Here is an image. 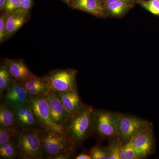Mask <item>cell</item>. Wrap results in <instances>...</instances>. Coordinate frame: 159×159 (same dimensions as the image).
<instances>
[{"label": "cell", "mask_w": 159, "mask_h": 159, "mask_svg": "<svg viewBox=\"0 0 159 159\" xmlns=\"http://www.w3.org/2000/svg\"><path fill=\"white\" fill-rule=\"evenodd\" d=\"M93 113L92 107L85 106L78 114L70 118L64 125V132L75 148L87 139L93 129Z\"/></svg>", "instance_id": "6da1fadb"}, {"label": "cell", "mask_w": 159, "mask_h": 159, "mask_svg": "<svg viewBox=\"0 0 159 159\" xmlns=\"http://www.w3.org/2000/svg\"><path fill=\"white\" fill-rule=\"evenodd\" d=\"M41 129H20L15 142L21 159H43L41 141Z\"/></svg>", "instance_id": "7a4b0ae2"}, {"label": "cell", "mask_w": 159, "mask_h": 159, "mask_svg": "<svg viewBox=\"0 0 159 159\" xmlns=\"http://www.w3.org/2000/svg\"><path fill=\"white\" fill-rule=\"evenodd\" d=\"M40 136L43 158L50 159L51 157L63 152L76 149L65 133L41 129Z\"/></svg>", "instance_id": "3957f363"}, {"label": "cell", "mask_w": 159, "mask_h": 159, "mask_svg": "<svg viewBox=\"0 0 159 159\" xmlns=\"http://www.w3.org/2000/svg\"><path fill=\"white\" fill-rule=\"evenodd\" d=\"M27 103L35 115L42 129L64 133L63 127L57 125L51 119L48 103L45 96L29 95Z\"/></svg>", "instance_id": "277c9868"}, {"label": "cell", "mask_w": 159, "mask_h": 159, "mask_svg": "<svg viewBox=\"0 0 159 159\" xmlns=\"http://www.w3.org/2000/svg\"><path fill=\"white\" fill-rule=\"evenodd\" d=\"M77 71L73 69H57L43 76L44 79L54 92H67L77 90Z\"/></svg>", "instance_id": "5b68a950"}, {"label": "cell", "mask_w": 159, "mask_h": 159, "mask_svg": "<svg viewBox=\"0 0 159 159\" xmlns=\"http://www.w3.org/2000/svg\"><path fill=\"white\" fill-rule=\"evenodd\" d=\"M118 137L128 142L136 134L147 128L148 122L131 116L116 115Z\"/></svg>", "instance_id": "8992f818"}, {"label": "cell", "mask_w": 159, "mask_h": 159, "mask_svg": "<svg viewBox=\"0 0 159 159\" xmlns=\"http://www.w3.org/2000/svg\"><path fill=\"white\" fill-rule=\"evenodd\" d=\"M93 129L101 136L118 137L116 115L106 111L94 112L93 117Z\"/></svg>", "instance_id": "52a82bcc"}, {"label": "cell", "mask_w": 159, "mask_h": 159, "mask_svg": "<svg viewBox=\"0 0 159 159\" xmlns=\"http://www.w3.org/2000/svg\"><path fill=\"white\" fill-rule=\"evenodd\" d=\"M29 95L22 84L15 81L1 97L2 102L15 109L28 102Z\"/></svg>", "instance_id": "ba28073f"}, {"label": "cell", "mask_w": 159, "mask_h": 159, "mask_svg": "<svg viewBox=\"0 0 159 159\" xmlns=\"http://www.w3.org/2000/svg\"><path fill=\"white\" fill-rule=\"evenodd\" d=\"M4 12V11H3ZM5 13L7 39L13 35L24 25L30 16V11L23 9Z\"/></svg>", "instance_id": "9c48e42d"}, {"label": "cell", "mask_w": 159, "mask_h": 159, "mask_svg": "<svg viewBox=\"0 0 159 159\" xmlns=\"http://www.w3.org/2000/svg\"><path fill=\"white\" fill-rule=\"evenodd\" d=\"M55 92L60 99L69 119L77 115L85 107L80 99L77 90Z\"/></svg>", "instance_id": "30bf717a"}, {"label": "cell", "mask_w": 159, "mask_h": 159, "mask_svg": "<svg viewBox=\"0 0 159 159\" xmlns=\"http://www.w3.org/2000/svg\"><path fill=\"white\" fill-rule=\"evenodd\" d=\"M45 97L50 110V116L57 125L63 127L69 119L60 99L54 91L51 90Z\"/></svg>", "instance_id": "8fae6325"}, {"label": "cell", "mask_w": 159, "mask_h": 159, "mask_svg": "<svg viewBox=\"0 0 159 159\" xmlns=\"http://www.w3.org/2000/svg\"><path fill=\"white\" fill-rule=\"evenodd\" d=\"M140 158L150 153L152 141L149 126L133 137L129 141Z\"/></svg>", "instance_id": "7c38bea8"}, {"label": "cell", "mask_w": 159, "mask_h": 159, "mask_svg": "<svg viewBox=\"0 0 159 159\" xmlns=\"http://www.w3.org/2000/svg\"><path fill=\"white\" fill-rule=\"evenodd\" d=\"M17 125L21 129H41L38 121L28 103L14 109Z\"/></svg>", "instance_id": "4fadbf2b"}, {"label": "cell", "mask_w": 159, "mask_h": 159, "mask_svg": "<svg viewBox=\"0 0 159 159\" xmlns=\"http://www.w3.org/2000/svg\"><path fill=\"white\" fill-rule=\"evenodd\" d=\"M3 64L7 67L16 81L23 82L35 76L21 60L6 58L4 59Z\"/></svg>", "instance_id": "5bb4252c"}, {"label": "cell", "mask_w": 159, "mask_h": 159, "mask_svg": "<svg viewBox=\"0 0 159 159\" xmlns=\"http://www.w3.org/2000/svg\"><path fill=\"white\" fill-rule=\"evenodd\" d=\"M70 7L97 17H107L103 10V4L99 0H72Z\"/></svg>", "instance_id": "9a60e30c"}, {"label": "cell", "mask_w": 159, "mask_h": 159, "mask_svg": "<svg viewBox=\"0 0 159 159\" xmlns=\"http://www.w3.org/2000/svg\"><path fill=\"white\" fill-rule=\"evenodd\" d=\"M135 1L122 0L103 4V10L106 17L121 18L132 8L135 3Z\"/></svg>", "instance_id": "2e32d148"}, {"label": "cell", "mask_w": 159, "mask_h": 159, "mask_svg": "<svg viewBox=\"0 0 159 159\" xmlns=\"http://www.w3.org/2000/svg\"><path fill=\"white\" fill-rule=\"evenodd\" d=\"M21 83L29 95L31 96H45L51 91L48 84L43 77L35 76Z\"/></svg>", "instance_id": "e0dca14e"}, {"label": "cell", "mask_w": 159, "mask_h": 159, "mask_svg": "<svg viewBox=\"0 0 159 159\" xmlns=\"http://www.w3.org/2000/svg\"><path fill=\"white\" fill-rule=\"evenodd\" d=\"M0 126L20 128L16 120L14 109L2 102L0 104Z\"/></svg>", "instance_id": "ac0fdd59"}, {"label": "cell", "mask_w": 159, "mask_h": 159, "mask_svg": "<svg viewBox=\"0 0 159 159\" xmlns=\"http://www.w3.org/2000/svg\"><path fill=\"white\" fill-rule=\"evenodd\" d=\"M0 158H19V152L15 142V138L0 146Z\"/></svg>", "instance_id": "d6986e66"}, {"label": "cell", "mask_w": 159, "mask_h": 159, "mask_svg": "<svg viewBox=\"0 0 159 159\" xmlns=\"http://www.w3.org/2000/svg\"><path fill=\"white\" fill-rule=\"evenodd\" d=\"M9 70L4 64L0 67V95L1 97L9 87L15 81Z\"/></svg>", "instance_id": "ffe728a7"}, {"label": "cell", "mask_w": 159, "mask_h": 159, "mask_svg": "<svg viewBox=\"0 0 159 159\" xmlns=\"http://www.w3.org/2000/svg\"><path fill=\"white\" fill-rule=\"evenodd\" d=\"M21 129L0 126V146L17 136Z\"/></svg>", "instance_id": "44dd1931"}, {"label": "cell", "mask_w": 159, "mask_h": 159, "mask_svg": "<svg viewBox=\"0 0 159 159\" xmlns=\"http://www.w3.org/2000/svg\"><path fill=\"white\" fill-rule=\"evenodd\" d=\"M137 3L152 14L159 16V0H138Z\"/></svg>", "instance_id": "7402d4cb"}, {"label": "cell", "mask_w": 159, "mask_h": 159, "mask_svg": "<svg viewBox=\"0 0 159 159\" xmlns=\"http://www.w3.org/2000/svg\"><path fill=\"white\" fill-rule=\"evenodd\" d=\"M140 158L130 142L122 146L120 153V159H136Z\"/></svg>", "instance_id": "603a6c76"}, {"label": "cell", "mask_w": 159, "mask_h": 159, "mask_svg": "<svg viewBox=\"0 0 159 159\" xmlns=\"http://www.w3.org/2000/svg\"><path fill=\"white\" fill-rule=\"evenodd\" d=\"M90 156L93 159H109L107 149L95 146L90 150Z\"/></svg>", "instance_id": "cb8c5ba5"}, {"label": "cell", "mask_w": 159, "mask_h": 159, "mask_svg": "<svg viewBox=\"0 0 159 159\" xmlns=\"http://www.w3.org/2000/svg\"><path fill=\"white\" fill-rule=\"evenodd\" d=\"M122 145L119 142L112 144L107 149L109 159H120V153Z\"/></svg>", "instance_id": "d4e9b609"}, {"label": "cell", "mask_w": 159, "mask_h": 159, "mask_svg": "<svg viewBox=\"0 0 159 159\" xmlns=\"http://www.w3.org/2000/svg\"><path fill=\"white\" fill-rule=\"evenodd\" d=\"M21 9L23 8L20 0H7L3 11L10 12Z\"/></svg>", "instance_id": "484cf974"}, {"label": "cell", "mask_w": 159, "mask_h": 159, "mask_svg": "<svg viewBox=\"0 0 159 159\" xmlns=\"http://www.w3.org/2000/svg\"><path fill=\"white\" fill-rule=\"evenodd\" d=\"M7 39L5 13L2 12L0 16V42H3Z\"/></svg>", "instance_id": "4316f807"}, {"label": "cell", "mask_w": 159, "mask_h": 159, "mask_svg": "<svg viewBox=\"0 0 159 159\" xmlns=\"http://www.w3.org/2000/svg\"><path fill=\"white\" fill-rule=\"evenodd\" d=\"M74 151L70 150L63 152L51 157L50 159H69L72 158L74 154Z\"/></svg>", "instance_id": "83f0119b"}, {"label": "cell", "mask_w": 159, "mask_h": 159, "mask_svg": "<svg viewBox=\"0 0 159 159\" xmlns=\"http://www.w3.org/2000/svg\"><path fill=\"white\" fill-rule=\"evenodd\" d=\"M23 9L30 11L33 5V0H20Z\"/></svg>", "instance_id": "f1b7e54d"}, {"label": "cell", "mask_w": 159, "mask_h": 159, "mask_svg": "<svg viewBox=\"0 0 159 159\" xmlns=\"http://www.w3.org/2000/svg\"><path fill=\"white\" fill-rule=\"evenodd\" d=\"M76 159H92V158L90 155L85 154H81L75 157Z\"/></svg>", "instance_id": "f546056e"}, {"label": "cell", "mask_w": 159, "mask_h": 159, "mask_svg": "<svg viewBox=\"0 0 159 159\" xmlns=\"http://www.w3.org/2000/svg\"><path fill=\"white\" fill-rule=\"evenodd\" d=\"M6 1L7 0H0V10L2 12L4 11V9H5Z\"/></svg>", "instance_id": "4dcf8cb0"}, {"label": "cell", "mask_w": 159, "mask_h": 159, "mask_svg": "<svg viewBox=\"0 0 159 159\" xmlns=\"http://www.w3.org/2000/svg\"><path fill=\"white\" fill-rule=\"evenodd\" d=\"M122 1V0H105V3H104V4H105V3H110L112 2H116V1ZM128 1H135V2H137L138 0H128Z\"/></svg>", "instance_id": "1f68e13d"}, {"label": "cell", "mask_w": 159, "mask_h": 159, "mask_svg": "<svg viewBox=\"0 0 159 159\" xmlns=\"http://www.w3.org/2000/svg\"><path fill=\"white\" fill-rule=\"evenodd\" d=\"M61 1H63L65 3H66V4H67L70 7V6L72 0H61Z\"/></svg>", "instance_id": "d6a6232c"}, {"label": "cell", "mask_w": 159, "mask_h": 159, "mask_svg": "<svg viewBox=\"0 0 159 159\" xmlns=\"http://www.w3.org/2000/svg\"><path fill=\"white\" fill-rule=\"evenodd\" d=\"M99 1L103 4H104L105 2V0H99Z\"/></svg>", "instance_id": "836d02e7"}]
</instances>
